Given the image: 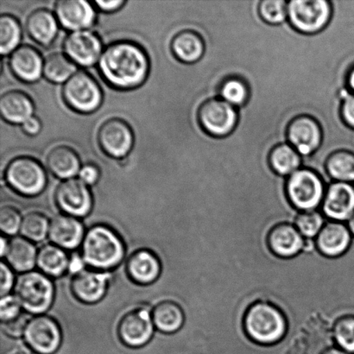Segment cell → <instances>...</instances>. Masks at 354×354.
Listing matches in <instances>:
<instances>
[{
  "label": "cell",
  "instance_id": "cell-1",
  "mask_svg": "<svg viewBox=\"0 0 354 354\" xmlns=\"http://www.w3.org/2000/svg\"><path fill=\"white\" fill-rule=\"evenodd\" d=\"M100 73L113 88H138L147 80L150 62L140 45L129 41H117L104 50L99 61Z\"/></svg>",
  "mask_w": 354,
  "mask_h": 354
},
{
  "label": "cell",
  "instance_id": "cell-2",
  "mask_svg": "<svg viewBox=\"0 0 354 354\" xmlns=\"http://www.w3.org/2000/svg\"><path fill=\"white\" fill-rule=\"evenodd\" d=\"M82 252L86 265L100 272L119 266L124 259L126 248L122 239L112 228L96 225L86 232Z\"/></svg>",
  "mask_w": 354,
  "mask_h": 354
},
{
  "label": "cell",
  "instance_id": "cell-3",
  "mask_svg": "<svg viewBox=\"0 0 354 354\" xmlns=\"http://www.w3.org/2000/svg\"><path fill=\"white\" fill-rule=\"evenodd\" d=\"M246 334L253 342L261 345H273L283 338L287 329L286 317L272 304L252 305L245 317Z\"/></svg>",
  "mask_w": 354,
  "mask_h": 354
},
{
  "label": "cell",
  "instance_id": "cell-4",
  "mask_svg": "<svg viewBox=\"0 0 354 354\" xmlns=\"http://www.w3.org/2000/svg\"><path fill=\"white\" fill-rule=\"evenodd\" d=\"M14 290L21 306L28 313L41 315L53 304L54 284L43 272L31 270L23 273L17 279Z\"/></svg>",
  "mask_w": 354,
  "mask_h": 354
},
{
  "label": "cell",
  "instance_id": "cell-5",
  "mask_svg": "<svg viewBox=\"0 0 354 354\" xmlns=\"http://www.w3.org/2000/svg\"><path fill=\"white\" fill-rule=\"evenodd\" d=\"M327 185L317 172L301 168L288 177L286 191L291 204L301 212L314 211L324 200Z\"/></svg>",
  "mask_w": 354,
  "mask_h": 354
},
{
  "label": "cell",
  "instance_id": "cell-6",
  "mask_svg": "<svg viewBox=\"0 0 354 354\" xmlns=\"http://www.w3.org/2000/svg\"><path fill=\"white\" fill-rule=\"evenodd\" d=\"M333 16L331 0H292L288 1V17L295 30L313 35L328 26Z\"/></svg>",
  "mask_w": 354,
  "mask_h": 354
},
{
  "label": "cell",
  "instance_id": "cell-7",
  "mask_svg": "<svg viewBox=\"0 0 354 354\" xmlns=\"http://www.w3.org/2000/svg\"><path fill=\"white\" fill-rule=\"evenodd\" d=\"M6 180L17 193L35 196L43 192L47 176L43 166L36 159L20 157L9 162L6 169Z\"/></svg>",
  "mask_w": 354,
  "mask_h": 354
},
{
  "label": "cell",
  "instance_id": "cell-8",
  "mask_svg": "<svg viewBox=\"0 0 354 354\" xmlns=\"http://www.w3.org/2000/svg\"><path fill=\"white\" fill-rule=\"evenodd\" d=\"M67 105L76 112L90 113L102 105L103 93L99 83L88 73H75L62 89Z\"/></svg>",
  "mask_w": 354,
  "mask_h": 354
},
{
  "label": "cell",
  "instance_id": "cell-9",
  "mask_svg": "<svg viewBox=\"0 0 354 354\" xmlns=\"http://www.w3.org/2000/svg\"><path fill=\"white\" fill-rule=\"evenodd\" d=\"M201 127L211 136L224 138L234 133L239 121L238 109L216 97L205 102L198 112Z\"/></svg>",
  "mask_w": 354,
  "mask_h": 354
},
{
  "label": "cell",
  "instance_id": "cell-10",
  "mask_svg": "<svg viewBox=\"0 0 354 354\" xmlns=\"http://www.w3.org/2000/svg\"><path fill=\"white\" fill-rule=\"evenodd\" d=\"M24 337L28 346L37 354H54L60 348L62 339L57 321L44 315L30 319Z\"/></svg>",
  "mask_w": 354,
  "mask_h": 354
},
{
  "label": "cell",
  "instance_id": "cell-11",
  "mask_svg": "<svg viewBox=\"0 0 354 354\" xmlns=\"http://www.w3.org/2000/svg\"><path fill=\"white\" fill-rule=\"evenodd\" d=\"M288 142L301 157L308 158L321 148L324 142V130L314 117L298 116L288 127Z\"/></svg>",
  "mask_w": 354,
  "mask_h": 354
},
{
  "label": "cell",
  "instance_id": "cell-12",
  "mask_svg": "<svg viewBox=\"0 0 354 354\" xmlns=\"http://www.w3.org/2000/svg\"><path fill=\"white\" fill-rule=\"evenodd\" d=\"M154 327L150 312L145 308H136L121 319L118 335L120 341L129 348H141L151 341Z\"/></svg>",
  "mask_w": 354,
  "mask_h": 354
},
{
  "label": "cell",
  "instance_id": "cell-13",
  "mask_svg": "<svg viewBox=\"0 0 354 354\" xmlns=\"http://www.w3.org/2000/svg\"><path fill=\"white\" fill-rule=\"evenodd\" d=\"M55 201L65 214L84 217L91 212L93 197L88 185L80 179H68L55 191Z\"/></svg>",
  "mask_w": 354,
  "mask_h": 354
},
{
  "label": "cell",
  "instance_id": "cell-14",
  "mask_svg": "<svg viewBox=\"0 0 354 354\" xmlns=\"http://www.w3.org/2000/svg\"><path fill=\"white\" fill-rule=\"evenodd\" d=\"M98 141L105 153L114 158H122L133 149V130L126 121L111 119L100 127Z\"/></svg>",
  "mask_w": 354,
  "mask_h": 354
},
{
  "label": "cell",
  "instance_id": "cell-15",
  "mask_svg": "<svg viewBox=\"0 0 354 354\" xmlns=\"http://www.w3.org/2000/svg\"><path fill=\"white\" fill-rule=\"evenodd\" d=\"M322 213L332 221H348L354 214V186L351 183L333 182L327 187Z\"/></svg>",
  "mask_w": 354,
  "mask_h": 354
},
{
  "label": "cell",
  "instance_id": "cell-16",
  "mask_svg": "<svg viewBox=\"0 0 354 354\" xmlns=\"http://www.w3.org/2000/svg\"><path fill=\"white\" fill-rule=\"evenodd\" d=\"M64 50L71 61L89 67L102 57V44L99 37L92 31H74L66 38Z\"/></svg>",
  "mask_w": 354,
  "mask_h": 354
},
{
  "label": "cell",
  "instance_id": "cell-17",
  "mask_svg": "<svg viewBox=\"0 0 354 354\" xmlns=\"http://www.w3.org/2000/svg\"><path fill=\"white\" fill-rule=\"evenodd\" d=\"M109 276L96 270H83L71 281V290L76 299L86 304L98 303L106 293Z\"/></svg>",
  "mask_w": 354,
  "mask_h": 354
},
{
  "label": "cell",
  "instance_id": "cell-18",
  "mask_svg": "<svg viewBox=\"0 0 354 354\" xmlns=\"http://www.w3.org/2000/svg\"><path fill=\"white\" fill-rule=\"evenodd\" d=\"M353 235L342 222L328 221L315 238L319 251L328 258H338L348 251Z\"/></svg>",
  "mask_w": 354,
  "mask_h": 354
},
{
  "label": "cell",
  "instance_id": "cell-19",
  "mask_svg": "<svg viewBox=\"0 0 354 354\" xmlns=\"http://www.w3.org/2000/svg\"><path fill=\"white\" fill-rule=\"evenodd\" d=\"M55 15L66 29L84 30L93 26L95 12L91 3L84 0H61L55 3Z\"/></svg>",
  "mask_w": 354,
  "mask_h": 354
},
{
  "label": "cell",
  "instance_id": "cell-20",
  "mask_svg": "<svg viewBox=\"0 0 354 354\" xmlns=\"http://www.w3.org/2000/svg\"><path fill=\"white\" fill-rule=\"evenodd\" d=\"M85 234L84 227L76 217L59 214L50 221L48 238L53 245L62 249L77 248L82 244Z\"/></svg>",
  "mask_w": 354,
  "mask_h": 354
},
{
  "label": "cell",
  "instance_id": "cell-21",
  "mask_svg": "<svg viewBox=\"0 0 354 354\" xmlns=\"http://www.w3.org/2000/svg\"><path fill=\"white\" fill-rule=\"evenodd\" d=\"M9 62L13 74L23 82H37L44 73L43 57L39 51L29 45H23L13 51Z\"/></svg>",
  "mask_w": 354,
  "mask_h": 354
},
{
  "label": "cell",
  "instance_id": "cell-22",
  "mask_svg": "<svg viewBox=\"0 0 354 354\" xmlns=\"http://www.w3.org/2000/svg\"><path fill=\"white\" fill-rule=\"evenodd\" d=\"M268 242L274 254L279 258L290 259L303 251L305 238L295 225L280 224L270 231Z\"/></svg>",
  "mask_w": 354,
  "mask_h": 354
},
{
  "label": "cell",
  "instance_id": "cell-23",
  "mask_svg": "<svg viewBox=\"0 0 354 354\" xmlns=\"http://www.w3.org/2000/svg\"><path fill=\"white\" fill-rule=\"evenodd\" d=\"M127 272L134 283L148 286L154 283L160 276V260L149 250H138L128 259Z\"/></svg>",
  "mask_w": 354,
  "mask_h": 354
},
{
  "label": "cell",
  "instance_id": "cell-24",
  "mask_svg": "<svg viewBox=\"0 0 354 354\" xmlns=\"http://www.w3.org/2000/svg\"><path fill=\"white\" fill-rule=\"evenodd\" d=\"M171 50L177 60L187 65L197 64L204 57L206 46L201 35L192 29L176 34L171 41Z\"/></svg>",
  "mask_w": 354,
  "mask_h": 354
},
{
  "label": "cell",
  "instance_id": "cell-25",
  "mask_svg": "<svg viewBox=\"0 0 354 354\" xmlns=\"http://www.w3.org/2000/svg\"><path fill=\"white\" fill-rule=\"evenodd\" d=\"M0 113L3 120L12 124H24L34 113L32 100L26 93L9 91L0 99Z\"/></svg>",
  "mask_w": 354,
  "mask_h": 354
},
{
  "label": "cell",
  "instance_id": "cell-26",
  "mask_svg": "<svg viewBox=\"0 0 354 354\" xmlns=\"http://www.w3.org/2000/svg\"><path fill=\"white\" fill-rule=\"evenodd\" d=\"M37 253L36 246L29 239L15 237L9 242L5 257L10 268L26 273L37 265Z\"/></svg>",
  "mask_w": 354,
  "mask_h": 354
},
{
  "label": "cell",
  "instance_id": "cell-27",
  "mask_svg": "<svg viewBox=\"0 0 354 354\" xmlns=\"http://www.w3.org/2000/svg\"><path fill=\"white\" fill-rule=\"evenodd\" d=\"M26 29L34 41L44 46H48L57 37V21L50 10L38 9L28 17Z\"/></svg>",
  "mask_w": 354,
  "mask_h": 354
},
{
  "label": "cell",
  "instance_id": "cell-28",
  "mask_svg": "<svg viewBox=\"0 0 354 354\" xmlns=\"http://www.w3.org/2000/svg\"><path fill=\"white\" fill-rule=\"evenodd\" d=\"M47 166L55 176L68 180L77 174L81 167V161L72 148L60 145L48 153Z\"/></svg>",
  "mask_w": 354,
  "mask_h": 354
},
{
  "label": "cell",
  "instance_id": "cell-29",
  "mask_svg": "<svg viewBox=\"0 0 354 354\" xmlns=\"http://www.w3.org/2000/svg\"><path fill=\"white\" fill-rule=\"evenodd\" d=\"M151 317L155 328L165 334H174L185 322V313L182 307L172 301L158 304L153 308Z\"/></svg>",
  "mask_w": 354,
  "mask_h": 354
},
{
  "label": "cell",
  "instance_id": "cell-30",
  "mask_svg": "<svg viewBox=\"0 0 354 354\" xmlns=\"http://www.w3.org/2000/svg\"><path fill=\"white\" fill-rule=\"evenodd\" d=\"M69 261L64 249L55 245H45L37 253V266L48 277L64 275L68 270Z\"/></svg>",
  "mask_w": 354,
  "mask_h": 354
},
{
  "label": "cell",
  "instance_id": "cell-31",
  "mask_svg": "<svg viewBox=\"0 0 354 354\" xmlns=\"http://www.w3.org/2000/svg\"><path fill=\"white\" fill-rule=\"evenodd\" d=\"M303 158L290 144L277 145L270 154V165L274 171L282 176H290L301 169Z\"/></svg>",
  "mask_w": 354,
  "mask_h": 354
},
{
  "label": "cell",
  "instance_id": "cell-32",
  "mask_svg": "<svg viewBox=\"0 0 354 354\" xmlns=\"http://www.w3.org/2000/svg\"><path fill=\"white\" fill-rule=\"evenodd\" d=\"M326 169L333 182H354V154L345 150L334 152L326 162Z\"/></svg>",
  "mask_w": 354,
  "mask_h": 354
},
{
  "label": "cell",
  "instance_id": "cell-33",
  "mask_svg": "<svg viewBox=\"0 0 354 354\" xmlns=\"http://www.w3.org/2000/svg\"><path fill=\"white\" fill-rule=\"evenodd\" d=\"M76 66L67 55L54 53L45 59L44 74L48 81L62 83L75 74Z\"/></svg>",
  "mask_w": 354,
  "mask_h": 354
},
{
  "label": "cell",
  "instance_id": "cell-34",
  "mask_svg": "<svg viewBox=\"0 0 354 354\" xmlns=\"http://www.w3.org/2000/svg\"><path fill=\"white\" fill-rule=\"evenodd\" d=\"M249 96L250 89L248 83L238 75L225 79L221 86L220 98L237 109L248 102Z\"/></svg>",
  "mask_w": 354,
  "mask_h": 354
},
{
  "label": "cell",
  "instance_id": "cell-35",
  "mask_svg": "<svg viewBox=\"0 0 354 354\" xmlns=\"http://www.w3.org/2000/svg\"><path fill=\"white\" fill-rule=\"evenodd\" d=\"M22 38V30L19 21L10 15L0 17V51L3 55L17 50Z\"/></svg>",
  "mask_w": 354,
  "mask_h": 354
},
{
  "label": "cell",
  "instance_id": "cell-36",
  "mask_svg": "<svg viewBox=\"0 0 354 354\" xmlns=\"http://www.w3.org/2000/svg\"><path fill=\"white\" fill-rule=\"evenodd\" d=\"M50 222L44 214L32 212L23 218L20 232L23 237L32 242L43 241L48 234Z\"/></svg>",
  "mask_w": 354,
  "mask_h": 354
},
{
  "label": "cell",
  "instance_id": "cell-37",
  "mask_svg": "<svg viewBox=\"0 0 354 354\" xmlns=\"http://www.w3.org/2000/svg\"><path fill=\"white\" fill-rule=\"evenodd\" d=\"M326 222L324 214L320 211L301 212L298 215L295 227L305 239H315L324 228Z\"/></svg>",
  "mask_w": 354,
  "mask_h": 354
},
{
  "label": "cell",
  "instance_id": "cell-38",
  "mask_svg": "<svg viewBox=\"0 0 354 354\" xmlns=\"http://www.w3.org/2000/svg\"><path fill=\"white\" fill-rule=\"evenodd\" d=\"M259 15L266 23L279 26L287 22L288 1L286 0H260Z\"/></svg>",
  "mask_w": 354,
  "mask_h": 354
},
{
  "label": "cell",
  "instance_id": "cell-39",
  "mask_svg": "<svg viewBox=\"0 0 354 354\" xmlns=\"http://www.w3.org/2000/svg\"><path fill=\"white\" fill-rule=\"evenodd\" d=\"M338 348L349 354H354V317L342 318L335 329Z\"/></svg>",
  "mask_w": 354,
  "mask_h": 354
},
{
  "label": "cell",
  "instance_id": "cell-40",
  "mask_svg": "<svg viewBox=\"0 0 354 354\" xmlns=\"http://www.w3.org/2000/svg\"><path fill=\"white\" fill-rule=\"evenodd\" d=\"M23 218L17 208L5 206L0 210V229L3 234L15 235L20 230Z\"/></svg>",
  "mask_w": 354,
  "mask_h": 354
},
{
  "label": "cell",
  "instance_id": "cell-41",
  "mask_svg": "<svg viewBox=\"0 0 354 354\" xmlns=\"http://www.w3.org/2000/svg\"><path fill=\"white\" fill-rule=\"evenodd\" d=\"M21 310L22 306L16 297L10 296V295L2 297L1 303H0V317L2 322H10L19 317L22 315Z\"/></svg>",
  "mask_w": 354,
  "mask_h": 354
},
{
  "label": "cell",
  "instance_id": "cell-42",
  "mask_svg": "<svg viewBox=\"0 0 354 354\" xmlns=\"http://www.w3.org/2000/svg\"><path fill=\"white\" fill-rule=\"evenodd\" d=\"M29 319L26 315H21L14 320L3 322V330L12 338H19L24 335Z\"/></svg>",
  "mask_w": 354,
  "mask_h": 354
},
{
  "label": "cell",
  "instance_id": "cell-43",
  "mask_svg": "<svg viewBox=\"0 0 354 354\" xmlns=\"http://www.w3.org/2000/svg\"><path fill=\"white\" fill-rule=\"evenodd\" d=\"M342 115L346 126L354 129V95L350 91L346 92L343 98Z\"/></svg>",
  "mask_w": 354,
  "mask_h": 354
},
{
  "label": "cell",
  "instance_id": "cell-44",
  "mask_svg": "<svg viewBox=\"0 0 354 354\" xmlns=\"http://www.w3.org/2000/svg\"><path fill=\"white\" fill-rule=\"evenodd\" d=\"M1 288H0V292L1 297L7 296L10 291L12 290L14 286V276L12 269L6 263H1Z\"/></svg>",
  "mask_w": 354,
  "mask_h": 354
},
{
  "label": "cell",
  "instance_id": "cell-45",
  "mask_svg": "<svg viewBox=\"0 0 354 354\" xmlns=\"http://www.w3.org/2000/svg\"><path fill=\"white\" fill-rule=\"evenodd\" d=\"M80 180L84 183L86 185H93L98 182L100 171L95 165H85L79 173Z\"/></svg>",
  "mask_w": 354,
  "mask_h": 354
},
{
  "label": "cell",
  "instance_id": "cell-46",
  "mask_svg": "<svg viewBox=\"0 0 354 354\" xmlns=\"http://www.w3.org/2000/svg\"><path fill=\"white\" fill-rule=\"evenodd\" d=\"M41 124L39 120L36 117H31L23 124V130L24 133L34 136L39 133Z\"/></svg>",
  "mask_w": 354,
  "mask_h": 354
},
{
  "label": "cell",
  "instance_id": "cell-47",
  "mask_svg": "<svg viewBox=\"0 0 354 354\" xmlns=\"http://www.w3.org/2000/svg\"><path fill=\"white\" fill-rule=\"evenodd\" d=\"M126 2L122 1V0H117V1H96L95 5L98 6L100 10H104V12H114V10H117L118 9L121 8L123 5H124Z\"/></svg>",
  "mask_w": 354,
  "mask_h": 354
},
{
  "label": "cell",
  "instance_id": "cell-48",
  "mask_svg": "<svg viewBox=\"0 0 354 354\" xmlns=\"http://www.w3.org/2000/svg\"><path fill=\"white\" fill-rule=\"evenodd\" d=\"M85 263H86L82 257L74 255L71 259V261H69L68 270H71V272L75 273V274L81 272L82 270H85Z\"/></svg>",
  "mask_w": 354,
  "mask_h": 354
},
{
  "label": "cell",
  "instance_id": "cell-49",
  "mask_svg": "<svg viewBox=\"0 0 354 354\" xmlns=\"http://www.w3.org/2000/svg\"><path fill=\"white\" fill-rule=\"evenodd\" d=\"M348 88L354 92V67L350 71L348 78Z\"/></svg>",
  "mask_w": 354,
  "mask_h": 354
},
{
  "label": "cell",
  "instance_id": "cell-50",
  "mask_svg": "<svg viewBox=\"0 0 354 354\" xmlns=\"http://www.w3.org/2000/svg\"><path fill=\"white\" fill-rule=\"evenodd\" d=\"M9 242L6 241V239L3 237L1 239V255L5 257L7 248H8Z\"/></svg>",
  "mask_w": 354,
  "mask_h": 354
},
{
  "label": "cell",
  "instance_id": "cell-51",
  "mask_svg": "<svg viewBox=\"0 0 354 354\" xmlns=\"http://www.w3.org/2000/svg\"><path fill=\"white\" fill-rule=\"evenodd\" d=\"M325 354H349L348 353H346L345 351H343L341 348H333L331 350H329L327 353H325Z\"/></svg>",
  "mask_w": 354,
  "mask_h": 354
},
{
  "label": "cell",
  "instance_id": "cell-52",
  "mask_svg": "<svg viewBox=\"0 0 354 354\" xmlns=\"http://www.w3.org/2000/svg\"><path fill=\"white\" fill-rule=\"evenodd\" d=\"M348 227L349 228L350 232H351V234L353 235V237H354V214L351 218L348 221Z\"/></svg>",
  "mask_w": 354,
  "mask_h": 354
},
{
  "label": "cell",
  "instance_id": "cell-53",
  "mask_svg": "<svg viewBox=\"0 0 354 354\" xmlns=\"http://www.w3.org/2000/svg\"><path fill=\"white\" fill-rule=\"evenodd\" d=\"M13 354H28V353H26V352L19 351V352L14 353Z\"/></svg>",
  "mask_w": 354,
  "mask_h": 354
}]
</instances>
